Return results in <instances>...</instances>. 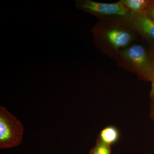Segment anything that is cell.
Returning a JSON list of instances; mask_svg holds the SVG:
<instances>
[{"label": "cell", "instance_id": "cell-1", "mask_svg": "<svg viewBox=\"0 0 154 154\" xmlns=\"http://www.w3.org/2000/svg\"><path fill=\"white\" fill-rule=\"evenodd\" d=\"M127 19H98L91 29L94 45L114 60L121 50L132 45L137 37Z\"/></svg>", "mask_w": 154, "mask_h": 154}, {"label": "cell", "instance_id": "cell-2", "mask_svg": "<svg viewBox=\"0 0 154 154\" xmlns=\"http://www.w3.org/2000/svg\"><path fill=\"white\" fill-rule=\"evenodd\" d=\"M115 60L119 67L151 82L154 79V63L149 51L140 44L134 43L121 50Z\"/></svg>", "mask_w": 154, "mask_h": 154}, {"label": "cell", "instance_id": "cell-3", "mask_svg": "<svg viewBox=\"0 0 154 154\" xmlns=\"http://www.w3.org/2000/svg\"><path fill=\"white\" fill-rule=\"evenodd\" d=\"M24 127L19 119L5 107H0V148L19 145L23 138Z\"/></svg>", "mask_w": 154, "mask_h": 154}, {"label": "cell", "instance_id": "cell-4", "mask_svg": "<svg viewBox=\"0 0 154 154\" xmlns=\"http://www.w3.org/2000/svg\"><path fill=\"white\" fill-rule=\"evenodd\" d=\"M74 2L77 9L95 16L98 19H127L131 15L121 0L113 3L99 2L92 0H75Z\"/></svg>", "mask_w": 154, "mask_h": 154}, {"label": "cell", "instance_id": "cell-5", "mask_svg": "<svg viewBox=\"0 0 154 154\" xmlns=\"http://www.w3.org/2000/svg\"><path fill=\"white\" fill-rule=\"evenodd\" d=\"M127 21L137 37L147 43L150 49L154 48V21L146 14L145 12L131 14Z\"/></svg>", "mask_w": 154, "mask_h": 154}, {"label": "cell", "instance_id": "cell-6", "mask_svg": "<svg viewBox=\"0 0 154 154\" xmlns=\"http://www.w3.org/2000/svg\"><path fill=\"white\" fill-rule=\"evenodd\" d=\"M120 133L117 128L109 125L105 127L100 132L97 138L108 145L112 146L119 140Z\"/></svg>", "mask_w": 154, "mask_h": 154}, {"label": "cell", "instance_id": "cell-7", "mask_svg": "<svg viewBox=\"0 0 154 154\" xmlns=\"http://www.w3.org/2000/svg\"><path fill=\"white\" fill-rule=\"evenodd\" d=\"M150 0H121L125 8L131 14L145 12Z\"/></svg>", "mask_w": 154, "mask_h": 154}, {"label": "cell", "instance_id": "cell-8", "mask_svg": "<svg viewBox=\"0 0 154 154\" xmlns=\"http://www.w3.org/2000/svg\"><path fill=\"white\" fill-rule=\"evenodd\" d=\"M111 146L104 143L97 138L96 144L89 154H111Z\"/></svg>", "mask_w": 154, "mask_h": 154}, {"label": "cell", "instance_id": "cell-9", "mask_svg": "<svg viewBox=\"0 0 154 154\" xmlns=\"http://www.w3.org/2000/svg\"><path fill=\"white\" fill-rule=\"evenodd\" d=\"M145 13L153 21H154V0H150Z\"/></svg>", "mask_w": 154, "mask_h": 154}, {"label": "cell", "instance_id": "cell-10", "mask_svg": "<svg viewBox=\"0 0 154 154\" xmlns=\"http://www.w3.org/2000/svg\"><path fill=\"white\" fill-rule=\"evenodd\" d=\"M149 116L154 122V98H151Z\"/></svg>", "mask_w": 154, "mask_h": 154}, {"label": "cell", "instance_id": "cell-11", "mask_svg": "<svg viewBox=\"0 0 154 154\" xmlns=\"http://www.w3.org/2000/svg\"><path fill=\"white\" fill-rule=\"evenodd\" d=\"M152 87L150 92V97L151 98H154V79L151 82Z\"/></svg>", "mask_w": 154, "mask_h": 154}, {"label": "cell", "instance_id": "cell-12", "mask_svg": "<svg viewBox=\"0 0 154 154\" xmlns=\"http://www.w3.org/2000/svg\"><path fill=\"white\" fill-rule=\"evenodd\" d=\"M149 51V53L151 57L152 60L153 62L154 63V48H151Z\"/></svg>", "mask_w": 154, "mask_h": 154}]
</instances>
